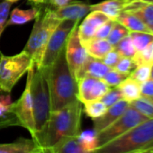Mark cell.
Returning a JSON list of instances; mask_svg holds the SVG:
<instances>
[{
    "instance_id": "3957f363",
    "label": "cell",
    "mask_w": 153,
    "mask_h": 153,
    "mask_svg": "<svg viewBox=\"0 0 153 153\" xmlns=\"http://www.w3.org/2000/svg\"><path fill=\"white\" fill-rule=\"evenodd\" d=\"M152 148L153 118H149L120 137L98 147L92 153H132Z\"/></svg>"
},
{
    "instance_id": "60d3db41",
    "label": "cell",
    "mask_w": 153,
    "mask_h": 153,
    "mask_svg": "<svg viewBox=\"0 0 153 153\" xmlns=\"http://www.w3.org/2000/svg\"><path fill=\"white\" fill-rule=\"evenodd\" d=\"M28 1L34 5V6H37V5H42V4H44L46 2V0H28Z\"/></svg>"
},
{
    "instance_id": "c3c4849f",
    "label": "cell",
    "mask_w": 153,
    "mask_h": 153,
    "mask_svg": "<svg viewBox=\"0 0 153 153\" xmlns=\"http://www.w3.org/2000/svg\"><path fill=\"white\" fill-rule=\"evenodd\" d=\"M0 93H1V92H0Z\"/></svg>"
},
{
    "instance_id": "d590c367",
    "label": "cell",
    "mask_w": 153,
    "mask_h": 153,
    "mask_svg": "<svg viewBox=\"0 0 153 153\" xmlns=\"http://www.w3.org/2000/svg\"><path fill=\"white\" fill-rule=\"evenodd\" d=\"M114 20H108L107 22H105V24H103L96 32L95 35H94V38L96 39H107L111 30H112V27L114 25Z\"/></svg>"
},
{
    "instance_id": "8d00e7d4",
    "label": "cell",
    "mask_w": 153,
    "mask_h": 153,
    "mask_svg": "<svg viewBox=\"0 0 153 153\" xmlns=\"http://www.w3.org/2000/svg\"><path fill=\"white\" fill-rule=\"evenodd\" d=\"M13 102L11 96L8 95H0V118L5 116L9 111Z\"/></svg>"
},
{
    "instance_id": "e0dca14e",
    "label": "cell",
    "mask_w": 153,
    "mask_h": 153,
    "mask_svg": "<svg viewBox=\"0 0 153 153\" xmlns=\"http://www.w3.org/2000/svg\"><path fill=\"white\" fill-rule=\"evenodd\" d=\"M132 0H105L100 3L90 5L91 11H99L105 14L109 19L115 21L122 11Z\"/></svg>"
},
{
    "instance_id": "277c9868",
    "label": "cell",
    "mask_w": 153,
    "mask_h": 153,
    "mask_svg": "<svg viewBox=\"0 0 153 153\" xmlns=\"http://www.w3.org/2000/svg\"><path fill=\"white\" fill-rule=\"evenodd\" d=\"M34 20L35 23L24 50L32 59L35 68H41L47 43L61 21L57 18L54 9L50 7L40 9Z\"/></svg>"
},
{
    "instance_id": "ffe728a7",
    "label": "cell",
    "mask_w": 153,
    "mask_h": 153,
    "mask_svg": "<svg viewBox=\"0 0 153 153\" xmlns=\"http://www.w3.org/2000/svg\"><path fill=\"white\" fill-rule=\"evenodd\" d=\"M40 9L37 7H33L30 9L22 10L19 8H15L8 16L7 22V27L11 25H25L30 21H33L36 18L39 14Z\"/></svg>"
},
{
    "instance_id": "ee69618b",
    "label": "cell",
    "mask_w": 153,
    "mask_h": 153,
    "mask_svg": "<svg viewBox=\"0 0 153 153\" xmlns=\"http://www.w3.org/2000/svg\"><path fill=\"white\" fill-rule=\"evenodd\" d=\"M3 1H7V2H9V3L14 4V3H16V2L20 1V0H3Z\"/></svg>"
},
{
    "instance_id": "5b68a950",
    "label": "cell",
    "mask_w": 153,
    "mask_h": 153,
    "mask_svg": "<svg viewBox=\"0 0 153 153\" xmlns=\"http://www.w3.org/2000/svg\"><path fill=\"white\" fill-rule=\"evenodd\" d=\"M31 91L35 130L37 134L45 127L51 112V97L45 68H34L31 81Z\"/></svg>"
},
{
    "instance_id": "1f68e13d",
    "label": "cell",
    "mask_w": 153,
    "mask_h": 153,
    "mask_svg": "<svg viewBox=\"0 0 153 153\" xmlns=\"http://www.w3.org/2000/svg\"><path fill=\"white\" fill-rule=\"evenodd\" d=\"M129 75L127 74H123L118 72L117 70L111 68L102 79L110 88H115L117 87L120 83H122L126 78H128Z\"/></svg>"
},
{
    "instance_id": "4fadbf2b",
    "label": "cell",
    "mask_w": 153,
    "mask_h": 153,
    "mask_svg": "<svg viewBox=\"0 0 153 153\" xmlns=\"http://www.w3.org/2000/svg\"><path fill=\"white\" fill-rule=\"evenodd\" d=\"M90 11V5L82 1H70L62 7L54 8V13L59 21H80Z\"/></svg>"
},
{
    "instance_id": "bcb514c9",
    "label": "cell",
    "mask_w": 153,
    "mask_h": 153,
    "mask_svg": "<svg viewBox=\"0 0 153 153\" xmlns=\"http://www.w3.org/2000/svg\"><path fill=\"white\" fill-rule=\"evenodd\" d=\"M140 1H143V2H147V3H151V4H153V0H140Z\"/></svg>"
},
{
    "instance_id": "836d02e7",
    "label": "cell",
    "mask_w": 153,
    "mask_h": 153,
    "mask_svg": "<svg viewBox=\"0 0 153 153\" xmlns=\"http://www.w3.org/2000/svg\"><path fill=\"white\" fill-rule=\"evenodd\" d=\"M122 99H123V97H122L121 91L117 87H115V88H111L109 89V91L100 100L107 107H110V106L116 104L118 101H120Z\"/></svg>"
},
{
    "instance_id": "d4e9b609",
    "label": "cell",
    "mask_w": 153,
    "mask_h": 153,
    "mask_svg": "<svg viewBox=\"0 0 153 153\" xmlns=\"http://www.w3.org/2000/svg\"><path fill=\"white\" fill-rule=\"evenodd\" d=\"M83 105H84V108H83L84 113L93 120L102 116L108 108L101 100L89 101Z\"/></svg>"
},
{
    "instance_id": "9a60e30c",
    "label": "cell",
    "mask_w": 153,
    "mask_h": 153,
    "mask_svg": "<svg viewBox=\"0 0 153 153\" xmlns=\"http://www.w3.org/2000/svg\"><path fill=\"white\" fill-rule=\"evenodd\" d=\"M42 149L33 138H19L12 142L0 143V153H37Z\"/></svg>"
},
{
    "instance_id": "7c38bea8",
    "label": "cell",
    "mask_w": 153,
    "mask_h": 153,
    "mask_svg": "<svg viewBox=\"0 0 153 153\" xmlns=\"http://www.w3.org/2000/svg\"><path fill=\"white\" fill-rule=\"evenodd\" d=\"M110 20L105 14L99 11H90L78 25V35L82 43L94 38L97 30L105 22Z\"/></svg>"
},
{
    "instance_id": "f1b7e54d",
    "label": "cell",
    "mask_w": 153,
    "mask_h": 153,
    "mask_svg": "<svg viewBox=\"0 0 153 153\" xmlns=\"http://www.w3.org/2000/svg\"><path fill=\"white\" fill-rule=\"evenodd\" d=\"M129 34H130V31L125 26H123L120 23L114 21L112 30H111L106 40L114 47L122 39H123L124 37H126Z\"/></svg>"
},
{
    "instance_id": "d6a6232c",
    "label": "cell",
    "mask_w": 153,
    "mask_h": 153,
    "mask_svg": "<svg viewBox=\"0 0 153 153\" xmlns=\"http://www.w3.org/2000/svg\"><path fill=\"white\" fill-rule=\"evenodd\" d=\"M137 67L136 63L132 59V58L121 57L117 64L114 67V69L117 70L120 73L130 75V73Z\"/></svg>"
},
{
    "instance_id": "7dc6e473",
    "label": "cell",
    "mask_w": 153,
    "mask_h": 153,
    "mask_svg": "<svg viewBox=\"0 0 153 153\" xmlns=\"http://www.w3.org/2000/svg\"><path fill=\"white\" fill-rule=\"evenodd\" d=\"M132 153H139V151H136V152H132Z\"/></svg>"
},
{
    "instance_id": "f546056e",
    "label": "cell",
    "mask_w": 153,
    "mask_h": 153,
    "mask_svg": "<svg viewBox=\"0 0 153 153\" xmlns=\"http://www.w3.org/2000/svg\"><path fill=\"white\" fill-rule=\"evenodd\" d=\"M151 66L149 64H140L138 65L129 75L131 79L135 80L137 83L141 84L148 79H149L150 76V71H151Z\"/></svg>"
},
{
    "instance_id": "30bf717a",
    "label": "cell",
    "mask_w": 153,
    "mask_h": 153,
    "mask_svg": "<svg viewBox=\"0 0 153 153\" xmlns=\"http://www.w3.org/2000/svg\"><path fill=\"white\" fill-rule=\"evenodd\" d=\"M79 24H76L75 25L72 32L70 33L65 47L66 59L68 68L70 69V72L72 73L76 82L79 80V75L80 69L82 68L83 65L85 64L86 60L89 56L79 38L78 35Z\"/></svg>"
},
{
    "instance_id": "ac0fdd59",
    "label": "cell",
    "mask_w": 153,
    "mask_h": 153,
    "mask_svg": "<svg viewBox=\"0 0 153 153\" xmlns=\"http://www.w3.org/2000/svg\"><path fill=\"white\" fill-rule=\"evenodd\" d=\"M111 69L110 67L106 66L101 59L92 58L88 56L79 75L78 82L84 76H92L97 79H103L105 75Z\"/></svg>"
},
{
    "instance_id": "8fae6325",
    "label": "cell",
    "mask_w": 153,
    "mask_h": 153,
    "mask_svg": "<svg viewBox=\"0 0 153 153\" xmlns=\"http://www.w3.org/2000/svg\"><path fill=\"white\" fill-rule=\"evenodd\" d=\"M111 88L101 79L84 76L78 82V99L85 104L100 100Z\"/></svg>"
},
{
    "instance_id": "b9f144b4",
    "label": "cell",
    "mask_w": 153,
    "mask_h": 153,
    "mask_svg": "<svg viewBox=\"0 0 153 153\" xmlns=\"http://www.w3.org/2000/svg\"><path fill=\"white\" fill-rule=\"evenodd\" d=\"M37 153H52L51 152V149H42L40 151H38Z\"/></svg>"
},
{
    "instance_id": "4316f807",
    "label": "cell",
    "mask_w": 153,
    "mask_h": 153,
    "mask_svg": "<svg viewBox=\"0 0 153 153\" xmlns=\"http://www.w3.org/2000/svg\"><path fill=\"white\" fill-rule=\"evenodd\" d=\"M114 49L119 53L121 57H126V58H133L136 54V50L133 45V42L131 41V38L129 35L122 39L114 47Z\"/></svg>"
},
{
    "instance_id": "7bdbcfd3",
    "label": "cell",
    "mask_w": 153,
    "mask_h": 153,
    "mask_svg": "<svg viewBox=\"0 0 153 153\" xmlns=\"http://www.w3.org/2000/svg\"><path fill=\"white\" fill-rule=\"evenodd\" d=\"M139 153H153V148L152 149H144V150H140V151H139Z\"/></svg>"
},
{
    "instance_id": "2e32d148",
    "label": "cell",
    "mask_w": 153,
    "mask_h": 153,
    "mask_svg": "<svg viewBox=\"0 0 153 153\" xmlns=\"http://www.w3.org/2000/svg\"><path fill=\"white\" fill-rule=\"evenodd\" d=\"M124 11L129 12L140 19L153 34V4L143 2L140 0H132L124 8Z\"/></svg>"
},
{
    "instance_id": "d6986e66",
    "label": "cell",
    "mask_w": 153,
    "mask_h": 153,
    "mask_svg": "<svg viewBox=\"0 0 153 153\" xmlns=\"http://www.w3.org/2000/svg\"><path fill=\"white\" fill-rule=\"evenodd\" d=\"M82 44L90 57L98 59H102L109 51L114 49V46L106 39L93 38Z\"/></svg>"
},
{
    "instance_id": "ba28073f",
    "label": "cell",
    "mask_w": 153,
    "mask_h": 153,
    "mask_svg": "<svg viewBox=\"0 0 153 153\" xmlns=\"http://www.w3.org/2000/svg\"><path fill=\"white\" fill-rule=\"evenodd\" d=\"M147 119L148 118L146 116L141 114L132 106L129 105L125 112L116 121L97 133L98 147L103 146L109 141L120 137Z\"/></svg>"
},
{
    "instance_id": "8992f818",
    "label": "cell",
    "mask_w": 153,
    "mask_h": 153,
    "mask_svg": "<svg viewBox=\"0 0 153 153\" xmlns=\"http://www.w3.org/2000/svg\"><path fill=\"white\" fill-rule=\"evenodd\" d=\"M33 64L25 50L11 56L0 53V92L9 94Z\"/></svg>"
},
{
    "instance_id": "83f0119b",
    "label": "cell",
    "mask_w": 153,
    "mask_h": 153,
    "mask_svg": "<svg viewBox=\"0 0 153 153\" xmlns=\"http://www.w3.org/2000/svg\"><path fill=\"white\" fill-rule=\"evenodd\" d=\"M130 105L135 108L148 119L153 118V103L148 98L140 97V98L131 102Z\"/></svg>"
},
{
    "instance_id": "484cf974",
    "label": "cell",
    "mask_w": 153,
    "mask_h": 153,
    "mask_svg": "<svg viewBox=\"0 0 153 153\" xmlns=\"http://www.w3.org/2000/svg\"><path fill=\"white\" fill-rule=\"evenodd\" d=\"M130 36L135 47L136 52L145 49L149 43L153 42V34L149 33L130 32Z\"/></svg>"
},
{
    "instance_id": "52a82bcc",
    "label": "cell",
    "mask_w": 153,
    "mask_h": 153,
    "mask_svg": "<svg viewBox=\"0 0 153 153\" xmlns=\"http://www.w3.org/2000/svg\"><path fill=\"white\" fill-rule=\"evenodd\" d=\"M34 68L35 66L33 64L28 69L25 90L22 93L21 97L15 103H13L10 107V111L16 117L18 126L26 129L30 132L33 139H34L36 135L32 91H31V81H32V76Z\"/></svg>"
},
{
    "instance_id": "e575fe53",
    "label": "cell",
    "mask_w": 153,
    "mask_h": 153,
    "mask_svg": "<svg viewBox=\"0 0 153 153\" xmlns=\"http://www.w3.org/2000/svg\"><path fill=\"white\" fill-rule=\"evenodd\" d=\"M11 7L12 3L3 1V0L0 2V37L7 27V22L10 14Z\"/></svg>"
},
{
    "instance_id": "7402d4cb",
    "label": "cell",
    "mask_w": 153,
    "mask_h": 153,
    "mask_svg": "<svg viewBox=\"0 0 153 153\" xmlns=\"http://www.w3.org/2000/svg\"><path fill=\"white\" fill-rule=\"evenodd\" d=\"M117 88L120 89L123 99L131 103L141 97L140 94V85L130 76L126 78L122 83H120Z\"/></svg>"
},
{
    "instance_id": "ab89813d",
    "label": "cell",
    "mask_w": 153,
    "mask_h": 153,
    "mask_svg": "<svg viewBox=\"0 0 153 153\" xmlns=\"http://www.w3.org/2000/svg\"><path fill=\"white\" fill-rule=\"evenodd\" d=\"M71 0H49L50 4L54 7V8H59L62 7L66 5H68Z\"/></svg>"
},
{
    "instance_id": "9c48e42d",
    "label": "cell",
    "mask_w": 153,
    "mask_h": 153,
    "mask_svg": "<svg viewBox=\"0 0 153 153\" xmlns=\"http://www.w3.org/2000/svg\"><path fill=\"white\" fill-rule=\"evenodd\" d=\"M80 21L63 20L59 23L47 43L41 68H47L51 67V65L55 61L59 53L65 48L68 36L73 28Z\"/></svg>"
},
{
    "instance_id": "f35d334b",
    "label": "cell",
    "mask_w": 153,
    "mask_h": 153,
    "mask_svg": "<svg viewBox=\"0 0 153 153\" xmlns=\"http://www.w3.org/2000/svg\"><path fill=\"white\" fill-rule=\"evenodd\" d=\"M140 94L143 97H153V80L150 79L147 81L140 84Z\"/></svg>"
},
{
    "instance_id": "44dd1931",
    "label": "cell",
    "mask_w": 153,
    "mask_h": 153,
    "mask_svg": "<svg viewBox=\"0 0 153 153\" xmlns=\"http://www.w3.org/2000/svg\"><path fill=\"white\" fill-rule=\"evenodd\" d=\"M115 21L125 26L130 32H141L151 33L149 29L144 25V23L140 19H139L136 16L124 10L120 13Z\"/></svg>"
},
{
    "instance_id": "7a4b0ae2",
    "label": "cell",
    "mask_w": 153,
    "mask_h": 153,
    "mask_svg": "<svg viewBox=\"0 0 153 153\" xmlns=\"http://www.w3.org/2000/svg\"><path fill=\"white\" fill-rule=\"evenodd\" d=\"M45 73L51 97V111L61 109L72 102L79 100L78 82L68 68L65 48L51 67L45 68Z\"/></svg>"
},
{
    "instance_id": "4dcf8cb0",
    "label": "cell",
    "mask_w": 153,
    "mask_h": 153,
    "mask_svg": "<svg viewBox=\"0 0 153 153\" xmlns=\"http://www.w3.org/2000/svg\"><path fill=\"white\" fill-rule=\"evenodd\" d=\"M132 59L137 66L140 64L153 65V42L142 51L136 52Z\"/></svg>"
},
{
    "instance_id": "5bb4252c",
    "label": "cell",
    "mask_w": 153,
    "mask_h": 153,
    "mask_svg": "<svg viewBox=\"0 0 153 153\" xmlns=\"http://www.w3.org/2000/svg\"><path fill=\"white\" fill-rule=\"evenodd\" d=\"M129 105H130L129 102L122 99L118 101L116 104L108 107L106 112L102 116L93 120V123H94L93 130H95L98 133L99 131L108 127L125 112V110L129 107Z\"/></svg>"
},
{
    "instance_id": "f6af8a7d",
    "label": "cell",
    "mask_w": 153,
    "mask_h": 153,
    "mask_svg": "<svg viewBox=\"0 0 153 153\" xmlns=\"http://www.w3.org/2000/svg\"><path fill=\"white\" fill-rule=\"evenodd\" d=\"M149 79L151 80H153V65L151 66V71H150V76H149Z\"/></svg>"
},
{
    "instance_id": "74e56055",
    "label": "cell",
    "mask_w": 153,
    "mask_h": 153,
    "mask_svg": "<svg viewBox=\"0 0 153 153\" xmlns=\"http://www.w3.org/2000/svg\"><path fill=\"white\" fill-rule=\"evenodd\" d=\"M121 59V56L119 55V53L113 49L111 51H109L101 60L108 67H110L111 68H114V67L117 64V62L119 61V59Z\"/></svg>"
},
{
    "instance_id": "603a6c76",
    "label": "cell",
    "mask_w": 153,
    "mask_h": 153,
    "mask_svg": "<svg viewBox=\"0 0 153 153\" xmlns=\"http://www.w3.org/2000/svg\"><path fill=\"white\" fill-rule=\"evenodd\" d=\"M51 149L52 153H90L86 151L79 145L76 137L66 138L57 143Z\"/></svg>"
},
{
    "instance_id": "6da1fadb",
    "label": "cell",
    "mask_w": 153,
    "mask_h": 153,
    "mask_svg": "<svg viewBox=\"0 0 153 153\" xmlns=\"http://www.w3.org/2000/svg\"><path fill=\"white\" fill-rule=\"evenodd\" d=\"M82 103L76 100L61 109L51 111L45 127L34 140L43 149H51L60 140L76 137L81 129Z\"/></svg>"
},
{
    "instance_id": "cb8c5ba5",
    "label": "cell",
    "mask_w": 153,
    "mask_h": 153,
    "mask_svg": "<svg viewBox=\"0 0 153 153\" xmlns=\"http://www.w3.org/2000/svg\"><path fill=\"white\" fill-rule=\"evenodd\" d=\"M76 140L79 145L88 152L92 153L98 147L97 132L95 130H88L80 131L76 136Z\"/></svg>"
}]
</instances>
